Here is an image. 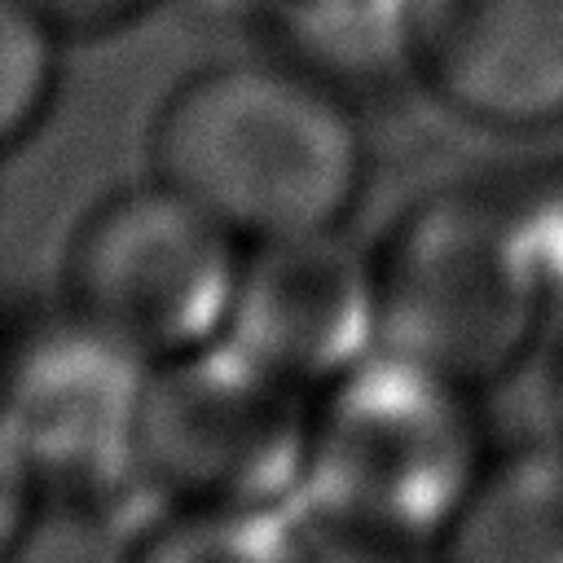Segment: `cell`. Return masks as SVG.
Instances as JSON below:
<instances>
[{
    "label": "cell",
    "instance_id": "obj_5",
    "mask_svg": "<svg viewBox=\"0 0 563 563\" xmlns=\"http://www.w3.org/2000/svg\"><path fill=\"white\" fill-rule=\"evenodd\" d=\"M317 391L229 334L150 369L141 462L167 501L290 506L312 440Z\"/></svg>",
    "mask_w": 563,
    "mask_h": 563
},
{
    "label": "cell",
    "instance_id": "obj_11",
    "mask_svg": "<svg viewBox=\"0 0 563 563\" xmlns=\"http://www.w3.org/2000/svg\"><path fill=\"white\" fill-rule=\"evenodd\" d=\"M62 44L26 0H0V154L44 123L57 97Z\"/></svg>",
    "mask_w": 563,
    "mask_h": 563
},
{
    "label": "cell",
    "instance_id": "obj_8",
    "mask_svg": "<svg viewBox=\"0 0 563 563\" xmlns=\"http://www.w3.org/2000/svg\"><path fill=\"white\" fill-rule=\"evenodd\" d=\"M229 339L321 391L378 347L374 251L352 246L343 224L251 242Z\"/></svg>",
    "mask_w": 563,
    "mask_h": 563
},
{
    "label": "cell",
    "instance_id": "obj_13",
    "mask_svg": "<svg viewBox=\"0 0 563 563\" xmlns=\"http://www.w3.org/2000/svg\"><path fill=\"white\" fill-rule=\"evenodd\" d=\"M31 506H35V479L18 457V449L9 444V435L0 431V559H13L22 550Z\"/></svg>",
    "mask_w": 563,
    "mask_h": 563
},
{
    "label": "cell",
    "instance_id": "obj_7",
    "mask_svg": "<svg viewBox=\"0 0 563 563\" xmlns=\"http://www.w3.org/2000/svg\"><path fill=\"white\" fill-rule=\"evenodd\" d=\"M409 79L493 132L563 123V0H400Z\"/></svg>",
    "mask_w": 563,
    "mask_h": 563
},
{
    "label": "cell",
    "instance_id": "obj_10",
    "mask_svg": "<svg viewBox=\"0 0 563 563\" xmlns=\"http://www.w3.org/2000/svg\"><path fill=\"white\" fill-rule=\"evenodd\" d=\"M303 554L290 506H216L167 501L136 559L176 563H264Z\"/></svg>",
    "mask_w": 563,
    "mask_h": 563
},
{
    "label": "cell",
    "instance_id": "obj_4",
    "mask_svg": "<svg viewBox=\"0 0 563 563\" xmlns=\"http://www.w3.org/2000/svg\"><path fill=\"white\" fill-rule=\"evenodd\" d=\"M246 242L158 176L97 198L62 246L57 299L163 365L229 334Z\"/></svg>",
    "mask_w": 563,
    "mask_h": 563
},
{
    "label": "cell",
    "instance_id": "obj_1",
    "mask_svg": "<svg viewBox=\"0 0 563 563\" xmlns=\"http://www.w3.org/2000/svg\"><path fill=\"white\" fill-rule=\"evenodd\" d=\"M145 154L150 176L189 194L246 246L339 229L369 180L356 101L273 48L176 79L150 119Z\"/></svg>",
    "mask_w": 563,
    "mask_h": 563
},
{
    "label": "cell",
    "instance_id": "obj_9",
    "mask_svg": "<svg viewBox=\"0 0 563 563\" xmlns=\"http://www.w3.org/2000/svg\"><path fill=\"white\" fill-rule=\"evenodd\" d=\"M440 554L475 563H563V431L488 457Z\"/></svg>",
    "mask_w": 563,
    "mask_h": 563
},
{
    "label": "cell",
    "instance_id": "obj_15",
    "mask_svg": "<svg viewBox=\"0 0 563 563\" xmlns=\"http://www.w3.org/2000/svg\"><path fill=\"white\" fill-rule=\"evenodd\" d=\"M251 4L260 9V4H317V0H251Z\"/></svg>",
    "mask_w": 563,
    "mask_h": 563
},
{
    "label": "cell",
    "instance_id": "obj_12",
    "mask_svg": "<svg viewBox=\"0 0 563 563\" xmlns=\"http://www.w3.org/2000/svg\"><path fill=\"white\" fill-rule=\"evenodd\" d=\"M62 40H97L145 18L158 0H26Z\"/></svg>",
    "mask_w": 563,
    "mask_h": 563
},
{
    "label": "cell",
    "instance_id": "obj_6",
    "mask_svg": "<svg viewBox=\"0 0 563 563\" xmlns=\"http://www.w3.org/2000/svg\"><path fill=\"white\" fill-rule=\"evenodd\" d=\"M150 369L62 299L13 317L0 330V431L31 479L136 466Z\"/></svg>",
    "mask_w": 563,
    "mask_h": 563
},
{
    "label": "cell",
    "instance_id": "obj_2",
    "mask_svg": "<svg viewBox=\"0 0 563 563\" xmlns=\"http://www.w3.org/2000/svg\"><path fill=\"white\" fill-rule=\"evenodd\" d=\"M488 457L471 387L374 347L317 391L308 466L290 501L299 545L303 554L440 550Z\"/></svg>",
    "mask_w": 563,
    "mask_h": 563
},
{
    "label": "cell",
    "instance_id": "obj_3",
    "mask_svg": "<svg viewBox=\"0 0 563 563\" xmlns=\"http://www.w3.org/2000/svg\"><path fill=\"white\" fill-rule=\"evenodd\" d=\"M378 347L479 391L510 374L554 317L506 180H453L413 198L374 251Z\"/></svg>",
    "mask_w": 563,
    "mask_h": 563
},
{
    "label": "cell",
    "instance_id": "obj_14",
    "mask_svg": "<svg viewBox=\"0 0 563 563\" xmlns=\"http://www.w3.org/2000/svg\"><path fill=\"white\" fill-rule=\"evenodd\" d=\"M545 400H550L554 431H563V312H559V334H554L550 356H545Z\"/></svg>",
    "mask_w": 563,
    "mask_h": 563
}]
</instances>
